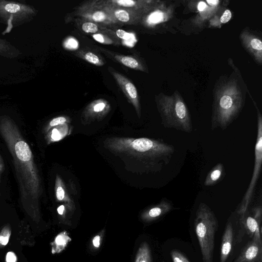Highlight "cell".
<instances>
[{"label":"cell","mask_w":262,"mask_h":262,"mask_svg":"<svg viewBox=\"0 0 262 262\" xmlns=\"http://www.w3.org/2000/svg\"><path fill=\"white\" fill-rule=\"evenodd\" d=\"M231 16V11L229 9H226L221 15L220 21L222 24L226 23L230 20Z\"/></svg>","instance_id":"4dcf8cb0"},{"label":"cell","mask_w":262,"mask_h":262,"mask_svg":"<svg viewBox=\"0 0 262 262\" xmlns=\"http://www.w3.org/2000/svg\"><path fill=\"white\" fill-rule=\"evenodd\" d=\"M151 253L148 245L143 243L138 249L135 262H151Z\"/></svg>","instance_id":"7402d4cb"},{"label":"cell","mask_w":262,"mask_h":262,"mask_svg":"<svg viewBox=\"0 0 262 262\" xmlns=\"http://www.w3.org/2000/svg\"><path fill=\"white\" fill-rule=\"evenodd\" d=\"M207 3L211 6H217V5L219 4L220 1H216V0H213V1H207Z\"/></svg>","instance_id":"8d00e7d4"},{"label":"cell","mask_w":262,"mask_h":262,"mask_svg":"<svg viewBox=\"0 0 262 262\" xmlns=\"http://www.w3.org/2000/svg\"><path fill=\"white\" fill-rule=\"evenodd\" d=\"M20 54V51L9 42L0 38V57L13 58Z\"/></svg>","instance_id":"ac0fdd59"},{"label":"cell","mask_w":262,"mask_h":262,"mask_svg":"<svg viewBox=\"0 0 262 262\" xmlns=\"http://www.w3.org/2000/svg\"><path fill=\"white\" fill-rule=\"evenodd\" d=\"M105 32V31H104ZM98 33L92 34L93 38L97 41L103 44H112L114 43V40L110 38L106 34L107 33Z\"/></svg>","instance_id":"4316f807"},{"label":"cell","mask_w":262,"mask_h":262,"mask_svg":"<svg viewBox=\"0 0 262 262\" xmlns=\"http://www.w3.org/2000/svg\"><path fill=\"white\" fill-rule=\"evenodd\" d=\"M100 236L99 235H96L93 239V244L94 247L98 248L100 246Z\"/></svg>","instance_id":"d590c367"},{"label":"cell","mask_w":262,"mask_h":262,"mask_svg":"<svg viewBox=\"0 0 262 262\" xmlns=\"http://www.w3.org/2000/svg\"><path fill=\"white\" fill-rule=\"evenodd\" d=\"M233 229L232 223L228 222L222 236L220 251V262H225L232 249Z\"/></svg>","instance_id":"9a60e30c"},{"label":"cell","mask_w":262,"mask_h":262,"mask_svg":"<svg viewBox=\"0 0 262 262\" xmlns=\"http://www.w3.org/2000/svg\"><path fill=\"white\" fill-rule=\"evenodd\" d=\"M157 105L165 127L187 133L193 131L189 111L178 91L171 95L160 94L157 98Z\"/></svg>","instance_id":"277c9868"},{"label":"cell","mask_w":262,"mask_h":262,"mask_svg":"<svg viewBox=\"0 0 262 262\" xmlns=\"http://www.w3.org/2000/svg\"><path fill=\"white\" fill-rule=\"evenodd\" d=\"M225 170L224 165L219 163L208 173L204 181V185L211 186L220 182L225 177Z\"/></svg>","instance_id":"2e32d148"},{"label":"cell","mask_w":262,"mask_h":262,"mask_svg":"<svg viewBox=\"0 0 262 262\" xmlns=\"http://www.w3.org/2000/svg\"><path fill=\"white\" fill-rule=\"evenodd\" d=\"M67 121V118L63 116L54 118L46 125L43 129V132L46 134L52 128L58 125L64 124Z\"/></svg>","instance_id":"484cf974"},{"label":"cell","mask_w":262,"mask_h":262,"mask_svg":"<svg viewBox=\"0 0 262 262\" xmlns=\"http://www.w3.org/2000/svg\"><path fill=\"white\" fill-rule=\"evenodd\" d=\"M116 36L121 39L127 40L130 38V34L122 29H117L115 32Z\"/></svg>","instance_id":"1f68e13d"},{"label":"cell","mask_w":262,"mask_h":262,"mask_svg":"<svg viewBox=\"0 0 262 262\" xmlns=\"http://www.w3.org/2000/svg\"><path fill=\"white\" fill-rule=\"evenodd\" d=\"M110 71L126 97L135 107L137 113L140 117L141 113L139 97L137 90L135 85L122 74L112 70Z\"/></svg>","instance_id":"7c38bea8"},{"label":"cell","mask_w":262,"mask_h":262,"mask_svg":"<svg viewBox=\"0 0 262 262\" xmlns=\"http://www.w3.org/2000/svg\"><path fill=\"white\" fill-rule=\"evenodd\" d=\"M255 106L257 110V137L254 149V168L250 184L238 209V213L240 217L243 216L247 211L256 182L259 179L262 163V116L255 103Z\"/></svg>","instance_id":"8992f818"},{"label":"cell","mask_w":262,"mask_h":262,"mask_svg":"<svg viewBox=\"0 0 262 262\" xmlns=\"http://www.w3.org/2000/svg\"><path fill=\"white\" fill-rule=\"evenodd\" d=\"M61 126V125L55 126L46 134V139L48 144L58 141L64 138V133Z\"/></svg>","instance_id":"44dd1931"},{"label":"cell","mask_w":262,"mask_h":262,"mask_svg":"<svg viewBox=\"0 0 262 262\" xmlns=\"http://www.w3.org/2000/svg\"><path fill=\"white\" fill-rule=\"evenodd\" d=\"M69 237L64 232H62L59 234L55 238L54 242V248H53V250L55 252H59L64 248L68 242Z\"/></svg>","instance_id":"cb8c5ba5"},{"label":"cell","mask_w":262,"mask_h":262,"mask_svg":"<svg viewBox=\"0 0 262 262\" xmlns=\"http://www.w3.org/2000/svg\"><path fill=\"white\" fill-rule=\"evenodd\" d=\"M113 57L116 61L125 67L136 70L145 71V68L143 65L134 57L118 54H113Z\"/></svg>","instance_id":"e0dca14e"},{"label":"cell","mask_w":262,"mask_h":262,"mask_svg":"<svg viewBox=\"0 0 262 262\" xmlns=\"http://www.w3.org/2000/svg\"><path fill=\"white\" fill-rule=\"evenodd\" d=\"M102 8L118 23L136 25L141 21L143 16L133 11L97 1Z\"/></svg>","instance_id":"9c48e42d"},{"label":"cell","mask_w":262,"mask_h":262,"mask_svg":"<svg viewBox=\"0 0 262 262\" xmlns=\"http://www.w3.org/2000/svg\"><path fill=\"white\" fill-rule=\"evenodd\" d=\"M194 225L203 262H212L218 221L214 212L207 204L204 203L199 204Z\"/></svg>","instance_id":"5b68a950"},{"label":"cell","mask_w":262,"mask_h":262,"mask_svg":"<svg viewBox=\"0 0 262 262\" xmlns=\"http://www.w3.org/2000/svg\"><path fill=\"white\" fill-rule=\"evenodd\" d=\"M262 243L254 239L249 242L242 249L234 262H256L261 261Z\"/></svg>","instance_id":"4fadbf2b"},{"label":"cell","mask_w":262,"mask_h":262,"mask_svg":"<svg viewBox=\"0 0 262 262\" xmlns=\"http://www.w3.org/2000/svg\"><path fill=\"white\" fill-rule=\"evenodd\" d=\"M104 146L117 155L135 158L147 172L163 169L169 164L174 152L172 145L147 138H109L105 140Z\"/></svg>","instance_id":"7a4b0ae2"},{"label":"cell","mask_w":262,"mask_h":262,"mask_svg":"<svg viewBox=\"0 0 262 262\" xmlns=\"http://www.w3.org/2000/svg\"><path fill=\"white\" fill-rule=\"evenodd\" d=\"M11 235V229L9 226H5L0 232V244L6 245L9 240Z\"/></svg>","instance_id":"83f0119b"},{"label":"cell","mask_w":262,"mask_h":262,"mask_svg":"<svg viewBox=\"0 0 262 262\" xmlns=\"http://www.w3.org/2000/svg\"><path fill=\"white\" fill-rule=\"evenodd\" d=\"M170 255L173 262H190L188 259L179 251L176 250L171 251Z\"/></svg>","instance_id":"f1b7e54d"},{"label":"cell","mask_w":262,"mask_h":262,"mask_svg":"<svg viewBox=\"0 0 262 262\" xmlns=\"http://www.w3.org/2000/svg\"><path fill=\"white\" fill-rule=\"evenodd\" d=\"M55 193L56 199L58 201L69 202L70 201L63 182L58 175L56 176L55 179Z\"/></svg>","instance_id":"ffe728a7"},{"label":"cell","mask_w":262,"mask_h":262,"mask_svg":"<svg viewBox=\"0 0 262 262\" xmlns=\"http://www.w3.org/2000/svg\"><path fill=\"white\" fill-rule=\"evenodd\" d=\"M77 15L85 20L95 23L104 27L118 24L97 1L82 5L78 8Z\"/></svg>","instance_id":"ba28073f"},{"label":"cell","mask_w":262,"mask_h":262,"mask_svg":"<svg viewBox=\"0 0 262 262\" xmlns=\"http://www.w3.org/2000/svg\"><path fill=\"white\" fill-rule=\"evenodd\" d=\"M245 99L244 91L236 76L220 78L214 89L211 130H225L229 126L238 118Z\"/></svg>","instance_id":"3957f363"},{"label":"cell","mask_w":262,"mask_h":262,"mask_svg":"<svg viewBox=\"0 0 262 262\" xmlns=\"http://www.w3.org/2000/svg\"><path fill=\"white\" fill-rule=\"evenodd\" d=\"M0 134L12 158L21 205L29 215L37 217L42 188L33 152L9 116H0Z\"/></svg>","instance_id":"6da1fadb"},{"label":"cell","mask_w":262,"mask_h":262,"mask_svg":"<svg viewBox=\"0 0 262 262\" xmlns=\"http://www.w3.org/2000/svg\"><path fill=\"white\" fill-rule=\"evenodd\" d=\"M6 262H16L17 257L13 252H9L6 255Z\"/></svg>","instance_id":"836d02e7"},{"label":"cell","mask_w":262,"mask_h":262,"mask_svg":"<svg viewBox=\"0 0 262 262\" xmlns=\"http://www.w3.org/2000/svg\"><path fill=\"white\" fill-rule=\"evenodd\" d=\"M4 163L2 157L0 155V174L4 170Z\"/></svg>","instance_id":"f35d334b"},{"label":"cell","mask_w":262,"mask_h":262,"mask_svg":"<svg viewBox=\"0 0 262 262\" xmlns=\"http://www.w3.org/2000/svg\"><path fill=\"white\" fill-rule=\"evenodd\" d=\"M36 10L30 5L0 0V20L8 27L13 28L32 20Z\"/></svg>","instance_id":"52a82bcc"},{"label":"cell","mask_w":262,"mask_h":262,"mask_svg":"<svg viewBox=\"0 0 262 262\" xmlns=\"http://www.w3.org/2000/svg\"><path fill=\"white\" fill-rule=\"evenodd\" d=\"M64 210V206L61 205L59 206L57 208V212L59 214L62 215Z\"/></svg>","instance_id":"74e56055"},{"label":"cell","mask_w":262,"mask_h":262,"mask_svg":"<svg viewBox=\"0 0 262 262\" xmlns=\"http://www.w3.org/2000/svg\"><path fill=\"white\" fill-rule=\"evenodd\" d=\"M81 29L85 33L93 34L102 33L107 30L106 28H105L104 27L90 21H85L83 22L81 25Z\"/></svg>","instance_id":"603a6c76"},{"label":"cell","mask_w":262,"mask_h":262,"mask_svg":"<svg viewBox=\"0 0 262 262\" xmlns=\"http://www.w3.org/2000/svg\"><path fill=\"white\" fill-rule=\"evenodd\" d=\"M155 8L154 11L150 13L147 18V23L149 24H156L164 21L168 18V13L167 11H164L162 8Z\"/></svg>","instance_id":"d6986e66"},{"label":"cell","mask_w":262,"mask_h":262,"mask_svg":"<svg viewBox=\"0 0 262 262\" xmlns=\"http://www.w3.org/2000/svg\"><path fill=\"white\" fill-rule=\"evenodd\" d=\"M243 46L258 63L262 61V42L260 39L247 30H244L240 34Z\"/></svg>","instance_id":"8fae6325"},{"label":"cell","mask_w":262,"mask_h":262,"mask_svg":"<svg viewBox=\"0 0 262 262\" xmlns=\"http://www.w3.org/2000/svg\"><path fill=\"white\" fill-rule=\"evenodd\" d=\"M207 8V4L203 1L200 2L198 4L197 9L200 12H203Z\"/></svg>","instance_id":"e575fe53"},{"label":"cell","mask_w":262,"mask_h":262,"mask_svg":"<svg viewBox=\"0 0 262 262\" xmlns=\"http://www.w3.org/2000/svg\"><path fill=\"white\" fill-rule=\"evenodd\" d=\"M253 216L250 215L246 211L245 214L241 217L240 220L244 226L248 233L253 237V239L260 243L261 242L260 225L262 216L261 206H257L252 209Z\"/></svg>","instance_id":"30bf717a"},{"label":"cell","mask_w":262,"mask_h":262,"mask_svg":"<svg viewBox=\"0 0 262 262\" xmlns=\"http://www.w3.org/2000/svg\"><path fill=\"white\" fill-rule=\"evenodd\" d=\"M173 209L172 203L169 200L163 198L158 204L146 211L143 213V217L148 221L154 220L166 214Z\"/></svg>","instance_id":"5bb4252c"},{"label":"cell","mask_w":262,"mask_h":262,"mask_svg":"<svg viewBox=\"0 0 262 262\" xmlns=\"http://www.w3.org/2000/svg\"><path fill=\"white\" fill-rule=\"evenodd\" d=\"M81 54V58L97 66H102L104 64L102 60L92 52L88 51Z\"/></svg>","instance_id":"d4e9b609"},{"label":"cell","mask_w":262,"mask_h":262,"mask_svg":"<svg viewBox=\"0 0 262 262\" xmlns=\"http://www.w3.org/2000/svg\"><path fill=\"white\" fill-rule=\"evenodd\" d=\"M106 106V103L103 101H99L95 103L90 110L94 113H99L103 112Z\"/></svg>","instance_id":"f546056e"},{"label":"cell","mask_w":262,"mask_h":262,"mask_svg":"<svg viewBox=\"0 0 262 262\" xmlns=\"http://www.w3.org/2000/svg\"><path fill=\"white\" fill-rule=\"evenodd\" d=\"M64 46L68 49H75L78 47V42L74 38H69L64 42Z\"/></svg>","instance_id":"d6a6232c"}]
</instances>
